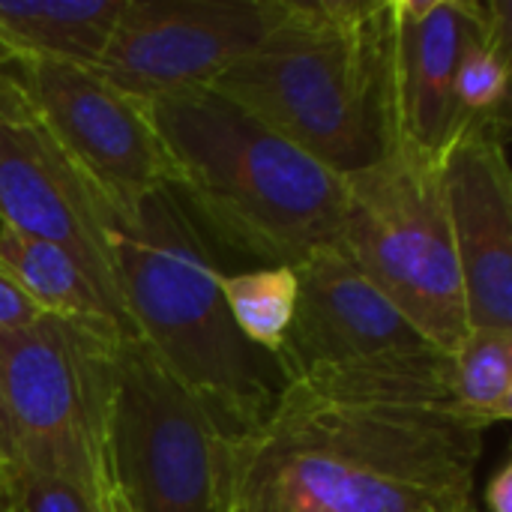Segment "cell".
I'll list each match as a JSON object with an SVG mask.
<instances>
[{
  "mask_svg": "<svg viewBox=\"0 0 512 512\" xmlns=\"http://www.w3.org/2000/svg\"><path fill=\"white\" fill-rule=\"evenodd\" d=\"M483 512H512V462H501L486 483L483 492Z\"/></svg>",
  "mask_w": 512,
  "mask_h": 512,
  "instance_id": "7402d4cb",
  "label": "cell"
},
{
  "mask_svg": "<svg viewBox=\"0 0 512 512\" xmlns=\"http://www.w3.org/2000/svg\"><path fill=\"white\" fill-rule=\"evenodd\" d=\"M396 147L438 165L459 135L456 75L492 0H390Z\"/></svg>",
  "mask_w": 512,
  "mask_h": 512,
  "instance_id": "4fadbf2b",
  "label": "cell"
},
{
  "mask_svg": "<svg viewBox=\"0 0 512 512\" xmlns=\"http://www.w3.org/2000/svg\"><path fill=\"white\" fill-rule=\"evenodd\" d=\"M111 252L135 339L228 441L255 432L282 378L234 327L210 240L180 201L156 189L132 216L114 219Z\"/></svg>",
  "mask_w": 512,
  "mask_h": 512,
  "instance_id": "277c9868",
  "label": "cell"
},
{
  "mask_svg": "<svg viewBox=\"0 0 512 512\" xmlns=\"http://www.w3.org/2000/svg\"><path fill=\"white\" fill-rule=\"evenodd\" d=\"M342 183L339 252L438 351L453 354L471 324L438 165L393 147Z\"/></svg>",
  "mask_w": 512,
  "mask_h": 512,
  "instance_id": "5b68a950",
  "label": "cell"
},
{
  "mask_svg": "<svg viewBox=\"0 0 512 512\" xmlns=\"http://www.w3.org/2000/svg\"><path fill=\"white\" fill-rule=\"evenodd\" d=\"M0 225L63 249L135 339L114 270V216L39 120L0 123Z\"/></svg>",
  "mask_w": 512,
  "mask_h": 512,
  "instance_id": "8fae6325",
  "label": "cell"
},
{
  "mask_svg": "<svg viewBox=\"0 0 512 512\" xmlns=\"http://www.w3.org/2000/svg\"><path fill=\"white\" fill-rule=\"evenodd\" d=\"M447 387L459 417L492 429L512 417V330L471 327L450 354Z\"/></svg>",
  "mask_w": 512,
  "mask_h": 512,
  "instance_id": "2e32d148",
  "label": "cell"
},
{
  "mask_svg": "<svg viewBox=\"0 0 512 512\" xmlns=\"http://www.w3.org/2000/svg\"><path fill=\"white\" fill-rule=\"evenodd\" d=\"M15 69L36 120L114 219L132 216L147 195L168 186V159L147 105L87 66L27 60Z\"/></svg>",
  "mask_w": 512,
  "mask_h": 512,
  "instance_id": "ba28073f",
  "label": "cell"
},
{
  "mask_svg": "<svg viewBox=\"0 0 512 512\" xmlns=\"http://www.w3.org/2000/svg\"><path fill=\"white\" fill-rule=\"evenodd\" d=\"M471 327L512 330V174L501 123L462 129L438 162Z\"/></svg>",
  "mask_w": 512,
  "mask_h": 512,
  "instance_id": "7c38bea8",
  "label": "cell"
},
{
  "mask_svg": "<svg viewBox=\"0 0 512 512\" xmlns=\"http://www.w3.org/2000/svg\"><path fill=\"white\" fill-rule=\"evenodd\" d=\"M18 468H21V462H18V453H15V441H12V429H9L6 405H3V387H0V471L15 477Z\"/></svg>",
  "mask_w": 512,
  "mask_h": 512,
  "instance_id": "603a6c76",
  "label": "cell"
},
{
  "mask_svg": "<svg viewBox=\"0 0 512 512\" xmlns=\"http://www.w3.org/2000/svg\"><path fill=\"white\" fill-rule=\"evenodd\" d=\"M147 114L168 159L165 189L204 237L261 267H297L336 243L342 177L255 114L213 87L162 96Z\"/></svg>",
  "mask_w": 512,
  "mask_h": 512,
  "instance_id": "7a4b0ae2",
  "label": "cell"
},
{
  "mask_svg": "<svg viewBox=\"0 0 512 512\" xmlns=\"http://www.w3.org/2000/svg\"><path fill=\"white\" fill-rule=\"evenodd\" d=\"M512 6L492 0V15L483 33L471 42L456 75V117L459 132L480 123L507 126L510 114Z\"/></svg>",
  "mask_w": 512,
  "mask_h": 512,
  "instance_id": "e0dca14e",
  "label": "cell"
},
{
  "mask_svg": "<svg viewBox=\"0 0 512 512\" xmlns=\"http://www.w3.org/2000/svg\"><path fill=\"white\" fill-rule=\"evenodd\" d=\"M99 512H114L111 510V504H108V498H105V492H102V498H99Z\"/></svg>",
  "mask_w": 512,
  "mask_h": 512,
  "instance_id": "d4e9b609",
  "label": "cell"
},
{
  "mask_svg": "<svg viewBox=\"0 0 512 512\" xmlns=\"http://www.w3.org/2000/svg\"><path fill=\"white\" fill-rule=\"evenodd\" d=\"M297 309L273 357L282 384L339 369L414 363L438 351L342 252L315 249L297 267Z\"/></svg>",
  "mask_w": 512,
  "mask_h": 512,
  "instance_id": "30bf717a",
  "label": "cell"
},
{
  "mask_svg": "<svg viewBox=\"0 0 512 512\" xmlns=\"http://www.w3.org/2000/svg\"><path fill=\"white\" fill-rule=\"evenodd\" d=\"M39 309L15 288V282L0 270V333L21 330L33 321H39Z\"/></svg>",
  "mask_w": 512,
  "mask_h": 512,
  "instance_id": "44dd1931",
  "label": "cell"
},
{
  "mask_svg": "<svg viewBox=\"0 0 512 512\" xmlns=\"http://www.w3.org/2000/svg\"><path fill=\"white\" fill-rule=\"evenodd\" d=\"M453 512H480L474 504H468V507H462V510H453Z\"/></svg>",
  "mask_w": 512,
  "mask_h": 512,
  "instance_id": "484cf974",
  "label": "cell"
},
{
  "mask_svg": "<svg viewBox=\"0 0 512 512\" xmlns=\"http://www.w3.org/2000/svg\"><path fill=\"white\" fill-rule=\"evenodd\" d=\"M222 294L240 336L261 354L276 357L297 309L294 267H258L246 273H222Z\"/></svg>",
  "mask_w": 512,
  "mask_h": 512,
  "instance_id": "ac0fdd59",
  "label": "cell"
},
{
  "mask_svg": "<svg viewBox=\"0 0 512 512\" xmlns=\"http://www.w3.org/2000/svg\"><path fill=\"white\" fill-rule=\"evenodd\" d=\"M0 123H36V111L18 78V69L3 51H0Z\"/></svg>",
  "mask_w": 512,
  "mask_h": 512,
  "instance_id": "ffe728a7",
  "label": "cell"
},
{
  "mask_svg": "<svg viewBox=\"0 0 512 512\" xmlns=\"http://www.w3.org/2000/svg\"><path fill=\"white\" fill-rule=\"evenodd\" d=\"M390 63V0H276L213 90L348 177L396 147Z\"/></svg>",
  "mask_w": 512,
  "mask_h": 512,
  "instance_id": "3957f363",
  "label": "cell"
},
{
  "mask_svg": "<svg viewBox=\"0 0 512 512\" xmlns=\"http://www.w3.org/2000/svg\"><path fill=\"white\" fill-rule=\"evenodd\" d=\"M276 0H123L93 66L141 105L213 81L267 30Z\"/></svg>",
  "mask_w": 512,
  "mask_h": 512,
  "instance_id": "9c48e42d",
  "label": "cell"
},
{
  "mask_svg": "<svg viewBox=\"0 0 512 512\" xmlns=\"http://www.w3.org/2000/svg\"><path fill=\"white\" fill-rule=\"evenodd\" d=\"M105 498L114 512H231L228 438L138 339L114 354Z\"/></svg>",
  "mask_w": 512,
  "mask_h": 512,
  "instance_id": "52a82bcc",
  "label": "cell"
},
{
  "mask_svg": "<svg viewBox=\"0 0 512 512\" xmlns=\"http://www.w3.org/2000/svg\"><path fill=\"white\" fill-rule=\"evenodd\" d=\"M123 0H0V51L12 63L48 60L93 69Z\"/></svg>",
  "mask_w": 512,
  "mask_h": 512,
  "instance_id": "5bb4252c",
  "label": "cell"
},
{
  "mask_svg": "<svg viewBox=\"0 0 512 512\" xmlns=\"http://www.w3.org/2000/svg\"><path fill=\"white\" fill-rule=\"evenodd\" d=\"M15 504L21 512H99V501L87 498L69 483L18 468L12 477Z\"/></svg>",
  "mask_w": 512,
  "mask_h": 512,
  "instance_id": "d6986e66",
  "label": "cell"
},
{
  "mask_svg": "<svg viewBox=\"0 0 512 512\" xmlns=\"http://www.w3.org/2000/svg\"><path fill=\"white\" fill-rule=\"evenodd\" d=\"M120 342L42 315L0 333V387L21 468L99 501Z\"/></svg>",
  "mask_w": 512,
  "mask_h": 512,
  "instance_id": "8992f818",
  "label": "cell"
},
{
  "mask_svg": "<svg viewBox=\"0 0 512 512\" xmlns=\"http://www.w3.org/2000/svg\"><path fill=\"white\" fill-rule=\"evenodd\" d=\"M0 270L39 309V315L66 321L108 342L132 339L96 285L63 249L0 225Z\"/></svg>",
  "mask_w": 512,
  "mask_h": 512,
  "instance_id": "9a60e30c",
  "label": "cell"
},
{
  "mask_svg": "<svg viewBox=\"0 0 512 512\" xmlns=\"http://www.w3.org/2000/svg\"><path fill=\"white\" fill-rule=\"evenodd\" d=\"M450 354L282 384L228 441L231 512H453L474 504L483 429L459 417Z\"/></svg>",
  "mask_w": 512,
  "mask_h": 512,
  "instance_id": "6da1fadb",
  "label": "cell"
},
{
  "mask_svg": "<svg viewBox=\"0 0 512 512\" xmlns=\"http://www.w3.org/2000/svg\"><path fill=\"white\" fill-rule=\"evenodd\" d=\"M0 512H21L15 504V492H12V477L6 471H0Z\"/></svg>",
  "mask_w": 512,
  "mask_h": 512,
  "instance_id": "cb8c5ba5",
  "label": "cell"
}]
</instances>
